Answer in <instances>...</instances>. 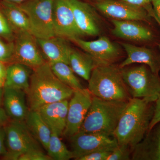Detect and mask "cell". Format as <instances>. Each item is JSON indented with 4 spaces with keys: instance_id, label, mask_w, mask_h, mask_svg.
<instances>
[{
    "instance_id": "obj_1",
    "label": "cell",
    "mask_w": 160,
    "mask_h": 160,
    "mask_svg": "<svg viewBox=\"0 0 160 160\" xmlns=\"http://www.w3.org/2000/svg\"><path fill=\"white\" fill-rule=\"evenodd\" d=\"M154 100L131 98L119 120L113 137L132 150L145 137L153 117Z\"/></svg>"
},
{
    "instance_id": "obj_2",
    "label": "cell",
    "mask_w": 160,
    "mask_h": 160,
    "mask_svg": "<svg viewBox=\"0 0 160 160\" xmlns=\"http://www.w3.org/2000/svg\"><path fill=\"white\" fill-rule=\"evenodd\" d=\"M74 91L56 77L46 62L32 69L26 92L27 104L29 110H37L46 104L68 99Z\"/></svg>"
},
{
    "instance_id": "obj_3",
    "label": "cell",
    "mask_w": 160,
    "mask_h": 160,
    "mask_svg": "<svg viewBox=\"0 0 160 160\" xmlns=\"http://www.w3.org/2000/svg\"><path fill=\"white\" fill-rule=\"evenodd\" d=\"M128 102L108 101L92 96L91 106L79 132L113 137Z\"/></svg>"
},
{
    "instance_id": "obj_4",
    "label": "cell",
    "mask_w": 160,
    "mask_h": 160,
    "mask_svg": "<svg viewBox=\"0 0 160 160\" xmlns=\"http://www.w3.org/2000/svg\"><path fill=\"white\" fill-rule=\"evenodd\" d=\"M88 82V89L92 96L108 101H129L131 98L119 66L99 65L92 70Z\"/></svg>"
},
{
    "instance_id": "obj_5",
    "label": "cell",
    "mask_w": 160,
    "mask_h": 160,
    "mask_svg": "<svg viewBox=\"0 0 160 160\" xmlns=\"http://www.w3.org/2000/svg\"><path fill=\"white\" fill-rule=\"evenodd\" d=\"M122 76L131 98L156 100L160 95V78L146 65L122 68Z\"/></svg>"
},
{
    "instance_id": "obj_6",
    "label": "cell",
    "mask_w": 160,
    "mask_h": 160,
    "mask_svg": "<svg viewBox=\"0 0 160 160\" xmlns=\"http://www.w3.org/2000/svg\"><path fill=\"white\" fill-rule=\"evenodd\" d=\"M53 1L26 0L18 4L28 18L31 34L37 38L55 36L52 21Z\"/></svg>"
},
{
    "instance_id": "obj_7",
    "label": "cell",
    "mask_w": 160,
    "mask_h": 160,
    "mask_svg": "<svg viewBox=\"0 0 160 160\" xmlns=\"http://www.w3.org/2000/svg\"><path fill=\"white\" fill-rule=\"evenodd\" d=\"M6 153L3 159L18 160L22 155L42 150L40 143L33 136L25 122L9 121L4 126Z\"/></svg>"
},
{
    "instance_id": "obj_8",
    "label": "cell",
    "mask_w": 160,
    "mask_h": 160,
    "mask_svg": "<svg viewBox=\"0 0 160 160\" xmlns=\"http://www.w3.org/2000/svg\"><path fill=\"white\" fill-rule=\"evenodd\" d=\"M69 139L73 158L76 160L94 152L112 151L118 146L114 137L91 132H79Z\"/></svg>"
},
{
    "instance_id": "obj_9",
    "label": "cell",
    "mask_w": 160,
    "mask_h": 160,
    "mask_svg": "<svg viewBox=\"0 0 160 160\" xmlns=\"http://www.w3.org/2000/svg\"><path fill=\"white\" fill-rule=\"evenodd\" d=\"M13 43L12 63H19L33 69L46 62L37 38L28 32L16 33Z\"/></svg>"
},
{
    "instance_id": "obj_10",
    "label": "cell",
    "mask_w": 160,
    "mask_h": 160,
    "mask_svg": "<svg viewBox=\"0 0 160 160\" xmlns=\"http://www.w3.org/2000/svg\"><path fill=\"white\" fill-rule=\"evenodd\" d=\"M92 96L88 89L74 90L69 102L67 122L63 135L71 138L80 131L91 106Z\"/></svg>"
},
{
    "instance_id": "obj_11",
    "label": "cell",
    "mask_w": 160,
    "mask_h": 160,
    "mask_svg": "<svg viewBox=\"0 0 160 160\" xmlns=\"http://www.w3.org/2000/svg\"><path fill=\"white\" fill-rule=\"evenodd\" d=\"M96 6L103 14L112 20L148 22L151 17L146 7L122 0H100Z\"/></svg>"
},
{
    "instance_id": "obj_12",
    "label": "cell",
    "mask_w": 160,
    "mask_h": 160,
    "mask_svg": "<svg viewBox=\"0 0 160 160\" xmlns=\"http://www.w3.org/2000/svg\"><path fill=\"white\" fill-rule=\"evenodd\" d=\"M52 21L55 36L71 41L83 36L77 26L68 0H54Z\"/></svg>"
},
{
    "instance_id": "obj_13",
    "label": "cell",
    "mask_w": 160,
    "mask_h": 160,
    "mask_svg": "<svg viewBox=\"0 0 160 160\" xmlns=\"http://www.w3.org/2000/svg\"><path fill=\"white\" fill-rule=\"evenodd\" d=\"M72 42L93 58L99 65L112 64L120 55L118 47L106 36H101L91 41L77 38Z\"/></svg>"
},
{
    "instance_id": "obj_14",
    "label": "cell",
    "mask_w": 160,
    "mask_h": 160,
    "mask_svg": "<svg viewBox=\"0 0 160 160\" xmlns=\"http://www.w3.org/2000/svg\"><path fill=\"white\" fill-rule=\"evenodd\" d=\"M79 30L84 36H94L99 34L98 18L94 9L81 0H68Z\"/></svg>"
},
{
    "instance_id": "obj_15",
    "label": "cell",
    "mask_w": 160,
    "mask_h": 160,
    "mask_svg": "<svg viewBox=\"0 0 160 160\" xmlns=\"http://www.w3.org/2000/svg\"><path fill=\"white\" fill-rule=\"evenodd\" d=\"M69 102L66 99L49 103L37 110L52 132L60 137L66 129Z\"/></svg>"
},
{
    "instance_id": "obj_16",
    "label": "cell",
    "mask_w": 160,
    "mask_h": 160,
    "mask_svg": "<svg viewBox=\"0 0 160 160\" xmlns=\"http://www.w3.org/2000/svg\"><path fill=\"white\" fill-rule=\"evenodd\" d=\"M4 109L11 121L25 122L29 111L26 92L21 89L3 87Z\"/></svg>"
},
{
    "instance_id": "obj_17",
    "label": "cell",
    "mask_w": 160,
    "mask_h": 160,
    "mask_svg": "<svg viewBox=\"0 0 160 160\" xmlns=\"http://www.w3.org/2000/svg\"><path fill=\"white\" fill-rule=\"evenodd\" d=\"M133 160H160V122L147 132L132 152Z\"/></svg>"
},
{
    "instance_id": "obj_18",
    "label": "cell",
    "mask_w": 160,
    "mask_h": 160,
    "mask_svg": "<svg viewBox=\"0 0 160 160\" xmlns=\"http://www.w3.org/2000/svg\"><path fill=\"white\" fill-rule=\"evenodd\" d=\"M37 41L46 62L49 63L63 62L69 65V55L72 48L67 42V39L55 36L48 38H37Z\"/></svg>"
},
{
    "instance_id": "obj_19",
    "label": "cell",
    "mask_w": 160,
    "mask_h": 160,
    "mask_svg": "<svg viewBox=\"0 0 160 160\" xmlns=\"http://www.w3.org/2000/svg\"><path fill=\"white\" fill-rule=\"evenodd\" d=\"M125 49L127 58L120 64L121 69L134 63L144 64L150 68L151 71L159 74L160 71V58L151 49L144 47H140L128 44L122 43Z\"/></svg>"
},
{
    "instance_id": "obj_20",
    "label": "cell",
    "mask_w": 160,
    "mask_h": 160,
    "mask_svg": "<svg viewBox=\"0 0 160 160\" xmlns=\"http://www.w3.org/2000/svg\"><path fill=\"white\" fill-rule=\"evenodd\" d=\"M111 22L112 33L117 37L134 42H147L153 38L152 32L138 21L111 20Z\"/></svg>"
},
{
    "instance_id": "obj_21",
    "label": "cell",
    "mask_w": 160,
    "mask_h": 160,
    "mask_svg": "<svg viewBox=\"0 0 160 160\" xmlns=\"http://www.w3.org/2000/svg\"><path fill=\"white\" fill-rule=\"evenodd\" d=\"M32 69L19 63H12L7 66L4 87L22 90L26 92L29 88Z\"/></svg>"
},
{
    "instance_id": "obj_22",
    "label": "cell",
    "mask_w": 160,
    "mask_h": 160,
    "mask_svg": "<svg viewBox=\"0 0 160 160\" xmlns=\"http://www.w3.org/2000/svg\"><path fill=\"white\" fill-rule=\"evenodd\" d=\"M0 9L16 33L22 32L31 33L28 18L18 5L2 1Z\"/></svg>"
},
{
    "instance_id": "obj_23",
    "label": "cell",
    "mask_w": 160,
    "mask_h": 160,
    "mask_svg": "<svg viewBox=\"0 0 160 160\" xmlns=\"http://www.w3.org/2000/svg\"><path fill=\"white\" fill-rule=\"evenodd\" d=\"M25 122L33 136L46 150L51 138L52 131L38 112L29 110Z\"/></svg>"
},
{
    "instance_id": "obj_24",
    "label": "cell",
    "mask_w": 160,
    "mask_h": 160,
    "mask_svg": "<svg viewBox=\"0 0 160 160\" xmlns=\"http://www.w3.org/2000/svg\"><path fill=\"white\" fill-rule=\"evenodd\" d=\"M69 65L75 74L88 81L93 69L99 65L87 53L72 48L69 55Z\"/></svg>"
},
{
    "instance_id": "obj_25",
    "label": "cell",
    "mask_w": 160,
    "mask_h": 160,
    "mask_svg": "<svg viewBox=\"0 0 160 160\" xmlns=\"http://www.w3.org/2000/svg\"><path fill=\"white\" fill-rule=\"evenodd\" d=\"M49 64L53 73L63 84L74 90L84 89L69 64L63 62Z\"/></svg>"
},
{
    "instance_id": "obj_26",
    "label": "cell",
    "mask_w": 160,
    "mask_h": 160,
    "mask_svg": "<svg viewBox=\"0 0 160 160\" xmlns=\"http://www.w3.org/2000/svg\"><path fill=\"white\" fill-rule=\"evenodd\" d=\"M46 150L52 160H69L73 158L72 152L67 149L59 136L52 132Z\"/></svg>"
},
{
    "instance_id": "obj_27",
    "label": "cell",
    "mask_w": 160,
    "mask_h": 160,
    "mask_svg": "<svg viewBox=\"0 0 160 160\" xmlns=\"http://www.w3.org/2000/svg\"><path fill=\"white\" fill-rule=\"evenodd\" d=\"M132 150L127 145H118L109 155L107 160H129Z\"/></svg>"
},
{
    "instance_id": "obj_28",
    "label": "cell",
    "mask_w": 160,
    "mask_h": 160,
    "mask_svg": "<svg viewBox=\"0 0 160 160\" xmlns=\"http://www.w3.org/2000/svg\"><path fill=\"white\" fill-rule=\"evenodd\" d=\"M13 32L6 17L0 9V37L9 42H12L15 38Z\"/></svg>"
},
{
    "instance_id": "obj_29",
    "label": "cell",
    "mask_w": 160,
    "mask_h": 160,
    "mask_svg": "<svg viewBox=\"0 0 160 160\" xmlns=\"http://www.w3.org/2000/svg\"><path fill=\"white\" fill-rule=\"evenodd\" d=\"M13 52V43H6L0 38V61L5 63L12 62Z\"/></svg>"
},
{
    "instance_id": "obj_30",
    "label": "cell",
    "mask_w": 160,
    "mask_h": 160,
    "mask_svg": "<svg viewBox=\"0 0 160 160\" xmlns=\"http://www.w3.org/2000/svg\"><path fill=\"white\" fill-rule=\"evenodd\" d=\"M18 160H52L48 154H46L42 150L29 152L22 155Z\"/></svg>"
},
{
    "instance_id": "obj_31",
    "label": "cell",
    "mask_w": 160,
    "mask_h": 160,
    "mask_svg": "<svg viewBox=\"0 0 160 160\" xmlns=\"http://www.w3.org/2000/svg\"><path fill=\"white\" fill-rule=\"evenodd\" d=\"M112 151L94 152L79 158L78 160H107Z\"/></svg>"
},
{
    "instance_id": "obj_32",
    "label": "cell",
    "mask_w": 160,
    "mask_h": 160,
    "mask_svg": "<svg viewBox=\"0 0 160 160\" xmlns=\"http://www.w3.org/2000/svg\"><path fill=\"white\" fill-rule=\"evenodd\" d=\"M159 122H160V95L158 96L157 99L155 102L154 113L149 124L148 131L150 130L156 124Z\"/></svg>"
},
{
    "instance_id": "obj_33",
    "label": "cell",
    "mask_w": 160,
    "mask_h": 160,
    "mask_svg": "<svg viewBox=\"0 0 160 160\" xmlns=\"http://www.w3.org/2000/svg\"><path fill=\"white\" fill-rule=\"evenodd\" d=\"M6 153V133L4 127L0 129V157H3Z\"/></svg>"
},
{
    "instance_id": "obj_34",
    "label": "cell",
    "mask_w": 160,
    "mask_h": 160,
    "mask_svg": "<svg viewBox=\"0 0 160 160\" xmlns=\"http://www.w3.org/2000/svg\"><path fill=\"white\" fill-rule=\"evenodd\" d=\"M9 120V118L5 109L0 106V129L4 127Z\"/></svg>"
},
{
    "instance_id": "obj_35",
    "label": "cell",
    "mask_w": 160,
    "mask_h": 160,
    "mask_svg": "<svg viewBox=\"0 0 160 160\" xmlns=\"http://www.w3.org/2000/svg\"><path fill=\"white\" fill-rule=\"evenodd\" d=\"M135 6L146 7L150 5L153 0H122Z\"/></svg>"
},
{
    "instance_id": "obj_36",
    "label": "cell",
    "mask_w": 160,
    "mask_h": 160,
    "mask_svg": "<svg viewBox=\"0 0 160 160\" xmlns=\"http://www.w3.org/2000/svg\"><path fill=\"white\" fill-rule=\"evenodd\" d=\"M151 4L155 15L160 21V0H153Z\"/></svg>"
},
{
    "instance_id": "obj_37",
    "label": "cell",
    "mask_w": 160,
    "mask_h": 160,
    "mask_svg": "<svg viewBox=\"0 0 160 160\" xmlns=\"http://www.w3.org/2000/svg\"><path fill=\"white\" fill-rule=\"evenodd\" d=\"M7 66H6V63L0 61V81L5 82L6 79Z\"/></svg>"
},
{
    "instance_id": "obj_38",
    "label": "cell",
    "mask_w": 160,
    "mask_h": 160,
    "mask_svg": "<svg viewBox=\"0 0 160 160\" xmlns=\"http://www.w3.org/2000/svg\"><path fill=\"white\" fill-rule=\"evenodd\" d=\"M146 9H147V11L149 12V15H150V16L152 17L158 23L159 26L160 27V21L158 19V18H157L156 17L155 15L154 12H153V10H152V4H150V5H148V6H146Z\"/></svg>"
},
{
    "instance_id": "obj_39",
    "label": "cell",
    "mask_w": 160,
    "mask_h": 160,
    "mask_svg": "<svg viewBox=\"0 0 160 160\" xmlns=\"http://www.w3.org/2000/svg\"><path fill=\"white\" fill-rule=\"evenodd\" d=\"M2 1L14 3V4H20L21 3L23 2L26 0H2Z\"/></svg>"
},
{
    "instance_id": "obj_40",
    "label": "cell",
    "mask_w": 160,
    "mask_h": 160,
    "mask_svg": "<svg viewBox=\"0 0 160 160\" xmlns=\"http://www.w3.org/2000/svg\"><path fill=\"white\" fill-rule=\"evenodd\" d=\"M3 92H4L3 88H0V106L3 104Z\"/></svg>"
},
{
    "instance_id": "obj_41",
    "label": "cell",
    "mask_w": 160,
    "mask_h": 160,
    "mask_svg": "<svg viewBox=\"0 0 160 160\" xmlns=\"http://www.w3.org/2000/svg\"><path fill=\"white\" fill-rule=\"evenodd\" d=\"M4 83L2 81H0V88H3L4 87Z\"/></svg>"
}]
</instances>
